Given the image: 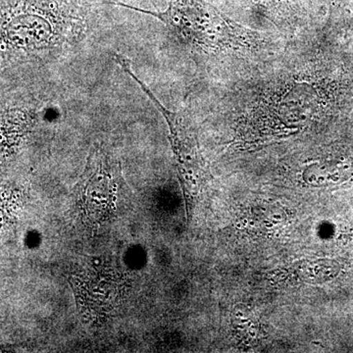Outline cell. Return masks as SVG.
Masks as SVG:
<instances>
[{"label":"cell","instance_id":"1","mask_svg":"<svg viewBox=\"0 0 353 353\" xmlns=\"http://www.w3.org/2000/svg\"><path fill=\"white\" fill-rule=\"evenodd\" d=\"M90 0H0V61L61 50L85 32Z\"/></svg>","mask_w":353,"mask_h":353},{"label":"cell","instance_id":"2","mask_svg":"<svg viewBox=\"0 0 353 353\" xmlns=\"http://www.w3.org/2000/svg\"><path fill=\"white\" fill-rule=\"evenodd\" d=\"M152 16L162 23L181 43L208 55H252L270 44L263 32L239 24L205 0H169L166 10L152 11L108 2Z\"/></svg>","mask_w":353,"mask_h":353},{"label":"cell","instance_id":"3","mask_svg":"<svg viewBox=\"0 0 353 353\" xmlns=\"http://www.w3.org/2000/svg\"><path fill=\"white\" fill-rule=\"evenodd\" d=\"M311 81L301 68L270 77L255 88L241 108L239 126L252 134L299 131L313 114H317V90Z\"/></svg>","mask_w":353,"mask_h":353},{"label":"cell","instance_id":"4","mask_svg":"<svg viewBox=\"0 0 353 353\" xmlns=\"http://www.w3.org/2000/svg\"><path fill=\"white\" fill-rule=\"evenodd\" d=\"M252 2L256 4L259 8H263L264 10L269 11V12L275 13L276 11L281 10L285 6H288L290 0H252Z\"/></svg>","mask_w":353,"mask_h":353}]
</instances>
